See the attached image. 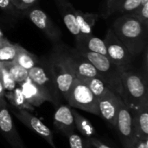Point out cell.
I'll return each mask as SVG.
<instances>
[{
	"mask_svg": "<svg viewBox=\"0 0 148 148\" xmlns=\"http://www.w3.org/2000/svg\"><path fill=\"white\" fill-rule=\"evenodd\" d=\"M112 29L130 54L138 56L146 48L148 26L130 15H123L114 20Z\"/></svg>",
	"mask_w": 148,
	"mask_h": 148,
	"instance_id": "obj_1",
	"label": "cell"
},
{
	"mask_svg": "<svg viewBox=\"0 0 148 148\" xmlns=\"http://www.w3.org/2000/svg\"><path fill=\"white\" fill-rule=\"evenodd\" d=\"M122 95L121 98L132 114L148 104L147 80L139 73L131 70L121 71Z\"/></svg>",
	"mask_w": 148,
	"mask_h": 148,
	"instance_id": "obj_2",
	"label": "cell"
},
{
	"mask_svg": "<svg viewBox=\"0 0 148 148\" xmlns=\"http://www.w3.org/2000/svg\"><path fill=\"white\" fill-rule=\"evenodd\" d=\"M77 49L88 62H90L93 64V66L97 70L100 78L105 82L108 88L118 95L121 96L122 70L120 68H118L107 56L89 52L83 49Z\"/></svg>",
	"mask_w": 148,
	"mask_h": 148,
	"instance_id": "obj_3",
	"label": "cell"
},
{
	"mask_svg": "<svg viewBox=\"0 0 148 148\" xmlns=\"http://www.w3.org/2000/svg\"><path fill=\"white\" fill-rule=\"evenodd\" d=\"M65 101L72 108L99 115L97 98L88 87L77 78L75 79Z\"/></svg>",
	"mask_w": 148,
	"mask_h": 148,
	"instance_id": "obj_4",
	"label": "cell"
},
{
	"mask_svg": "<svg viewBox=\"0 0 148 148\" xmlns=\"http://www.w3.org/2000/svg\"><path fill=\"white\" fill-rule=\"evenodd\" d=\"M49 68L60 95L66 99L75 81V75L64 60L61 51L53 54L49 62Z\"/></svg>",
	"mask_w": 148,
	"mask_h": 148,
	"instance_id": "obj_5",
	"label": "cell"
},
{
	"mask_svg": "<svg viewBox=\"0 0 148 148\" xmlns=\"http://www.w3.org/2000/svg\"><path fill=\"white\" fill-rule=\"evenodd\" d=\"M29 78L49 96L50 102L55 105L58 104L61 95L55 82L49 62L45 65H40L38 62L29 69Z\"/></svg>",
	"mask_w": 148,
	"mask_h": 148,
	"instance_id": "obj_6",
	"label": "cell"
},
{
	"mask_svg": "<svg viewBox=\"0 0 148 148\" xmlns=\"http://www.w3.org/2000/svg\"><path fill=\"white\" fill-rule=\"evenodd\" d=\"M104 42L107 49V56L121 70H130L134 56L118 39L112 28L108 29Z\"/></svg>",
	"mask_w": 148,
	"mask_h": 148,
	"instance_id": "obj_7",
	"label": "cell"
},
{
	"mask_svg": "<svg viewBox=\"0 0 148 148\" xmlns=\"http://www.w3.org/2000/svg\"><path fill=\"white\" fill-rule=\"evenodd\" d=\"M114 128L118 131L123 148H134L138 140L134 134L133 114L123 101H121Z\"/></svg>",
	"mask_w": 148,
	"mask_h": 148,
	"instance_id": "obj_8",
	"label": "cell"
},
{
	"mask_svg": "<svg viewBox=\"0 0 148 148\" xmlns=\"http://www.w3.org/2000/svg\"><path fill=\"white\" fill-rule=\"evenodd\" d=\"M61 53L68 65L75 73L76 78L100 77L93 64L88 62L76 48L63 49Z\"/></svg>",
	"mask_w": 148,
	"mask_h": 148,
	"instance_id": "obj_9",
	"label": "cell"
},
{
	"mask_svg": "<svg viewBox=\"0 0 148 148\" xmlns=\"http://www.w3.org/2000/svg\"><path fill=\"white\" fill-rule=\"evenodd\" d=\"M0 132L12 148H26L13 123L6 101H0Z\"/></svg>",
	"mask_w": 148,
	"mask_h": 148,
	"instance_id": "obj_10",
	"label": "cell"
},
{
	"mask_svg": "<svg viewBox=\"0 0 148 148\" xmlns=\"http://www.w3.org/2000/svg\"><path fill=\"white\" fill-rule=\"evenodd\" d=\"M12 113L29 129L33 131L37 135L41 136L52 147L56 148L54 143V135H53L52 131L46 125H44L37 117L30 114V112L28 110L12 111Z\"/></svg>",
	"mask_w": 148,
	"mask_h": 148,
	"instance_id": "obj_11",
	"label": "cell"
},
{
	"mask_svg": "<svg viewBox=\"0 0 148 148\" xmlns=\"http://www.w3.org/2000/svg\"><path fill=\"white\" fill-rule=\"evenodd\" d=\"M122 99L120 95L108 89L104 95L98 99L99 116L115 127L118 111Z\"/></svg>",
	"mask_w": 148,
	"mask_h": 148,
	"instance_id": "obj_12",
	"label": "cell"
},
{
	"mask_svg": "<svg viewBox=\"0 0 148 148\" xmlns=\"http://www.w3.org/2000/svg\"><path fill=\"white\" fill-rule=\"evenodd\" d=\"M29 17L30 21L42 30L51 41L54 42H58L61 39V31L54 24L52 20L49 16L40 9H33L29 13Z\"/></svg>",
	"mask_w": 148,
	"mask_h": 148,
	"instance_id": "obj_13",
	"label": "cell"
},
{
	"mask_svg": "<svg viewBox=\"0 0 148 148\" xmlns=\"http://www.w3.org/2000/svg\"><path fill=\"white\" fill-rule=\"evenodd\" d=\"M54 126L63 135L68 137L75 130L74 115L69 106H59L54 114Z\"/></svg>",
	"mask_w": 148,
	"mask_h": 148,
	"instance_id": "obj_14",
	"label": "cell"
},
{
	"mask_svg": "<svg viewBox=\"0 0 148 148\" xmlns=\"http://www.w3.org/2000/svg\"><path fill=\"white\" fill-rule=\"evenodd\" d=\"M59 7V10L62 16L64 24L69 31L78 40L81 36V31L76 21L75 11L76 10L68 0H56Z\"/></svg>",
	"mask_w": 148,
	"mask_h": 148,
	"instance_id": "obj_15",
	"label": "cell"
},
{
	"mask_svg": "<svg viewBox=\"0 0 148 148\" xmlns=\"http://www.w3.org/2000/svg\"><path fill=\"white\" fill-rule=\"evenodd\" d=\"M25 99L32 107H39L46 101L50 102L49 96L42 92L35 83H33L29 78L24 82L19 85Z\"/></svg>",
	"mask_w": 148,
	"mask_h": 148,
	"instance_id": "obj_16",
	"label": "cell"
},
{
	"mask_svg": "<svg viewBox=\"0 0 148 148\" xmlns=\"http://www.w3.org/2000/svg\"><path fill=\"white\" fill-rule=\"evenodd\" d=\"M106 16L118 13L128 15L141 4V0H106Z\"/></svg>",
	"mask_w": 148,
	"mask_h": 148,
	"instance_id": "obj_17",
	"label": "cell"
},
{
	"mask_svg": "<svg viewBox=\"0 0 148 148\" xmlns=\"http://www.w3.org/2000/svg\"><path fill=\"white\" fill-rule=\"evenodd\" d=\"M133 114V125L137 140H148V104Z\"/></svg>",
	"mask_w": 148,
	"mask_h": 148,
	"instance_id": "obj_18",
	"label": "cell"
},
{
	"mask_svg": "<svg viewBox=\"0 0 148 148\" xmlns=\"http://www.w3.org/2000/svg\"><path fill=\"white\" fill-rule=\"evenodd\" d=\"M76 48L79 49H83L89 52L107 56V49L104 40L96 37L93 35L79 39L78 41H76Z\"/></svg>",
	"mask_w": 148,
	"mask_h": 148,
	"instance_id": "obj_19",
	"label": "cell"
},
{
	"mask_svg": "<svg viewBox=\"0 0 148 148\" xmlns=\"http://www.w3.org/2000/svg\"><path fill=\"white\" fill-rule=\"evenodd\" d=\"M75 16L81 31V36L79 39L93 35V28L95 24L97 16L93 13L82 12V10H76L75 11Z\"/></svg>",
	"mask_w": 148,
	"mask_h": 148,
	"instance_id": "obj_20",
	"label": "cell"
},
{
	"mask_svg": "<svg viewBox=\"0 0 148 148\" xmlns=\"http://www.w3.org/2000/svg\"><path fill=\"white\" fill-rule=\"evenodd\" d=\"M71 110L74 115L75 129H77L80 132V134L83 136V138L88 140L90 138L96 137V132L92 123L88 119L79 114V113H77L75 110L74 109Z\"/></svg>",
	"mask_w": 148,
	"mask_h": 148,
	"instance_id": "obj_21",
	"label": "cell"
},
{
	"mask_svg": "<svg viewBox=\"0 0 148 148\" xmlns=\"http://www.w3.org/2000/svg\"><path fill=\"white\" fill-rule=\"evenodd\" d=\"M5 98L10 103L18 110H28L33 111L34 108L25 99L20 87H16L13 91L5 93Z\"/></svg>",
	"mask_w": 148,
	"mask_h": 148,
	"instance_id": "obj_22",
	"label": "cell"
},
{
	"mask_svg": "<svg viewBox=\"0 0 148 148\" xmlns=\"http://www.w3.org/2000/svg\"><path fill=\"white\" fill-rule=\"evenodd\" d=\"M14 62L23 69L29 70L38 63V59L33 54L29 53L28 50L18 44L17 52Z\"/></svg>",
	"mask_w": 148,
	"mask_h": 148,
	"instance_id": "obj_23",
	"label": "cell"
},
{
	"mask_svg": "<svg viewBox=\"0 0 148 148\" xmlns=\"http://www.w3.org/2000/svg\"><path fill=\"white\" fill-rule=\"evenodd\" d=\"M2 64L16 84L20 85L29 78V70L23 69L15 62H2Z\"/></svg>",
	"mask_w": 148,
	"mask_h": 148,
	"instance_id": "obj_24",
	"label": "cell"
},
{
	"mask_svg": "<svg viewBox=\"0 0 148 148\" xmlns=\"http://www.w3.org/2000/svg\"><path fill=\"white\" fill-rule=\"evenodd\" d=\"M82 82H84L94 95L97 98H101L102 95L106 94V92L109 89L105 82L100 77H94V78H77Z\"/></svg>",
	"mask_w": 148,
	"mask_h": 148,
	"instance_id": "obj_25",
	"label": "cell"
},
{
	"mask_svg": "<svg viewBox=\"0 0 148 148\" xmlns=\"http://www.w3.org/2000/svg\"><path fill=\"white\" fill-rule=\"evenodd\" d=\"M18 44L10 43L6 38L0 42V62H14L16 56Z\"/></svg>",
	"mask_w": 148,
	"mask_h": 148,
	"instance_id": "obj_26",
	"label": "cell"
},
{
	"mask_svg": "<svg viewBox=\"0 0 148 148\" xmlns=\"http://www.w3.org/2000/svg\"><path fill=\"white\" fill-rule=\"evenodd\" d=\"M0 79L3 84L5 93L11 92L16 88V82L12 79V77L10 76L9 72L6 70V69L3 66L1 62H0Z\"/></svg>",
	"mask_w": 148,
	"mask_h": 148,
	"instance_id": "obj_27",
	"label": "cell"
},
{
	"mask_svg": "<svg viewBox=\"0 0 148 148\" xmlns=\"http://www.w3.org/2000/svg\"><path fill=\"white\" fill-rule=\"evenodd\" d=\"M69 148H93L88 140L77 134L72 133L68 136Z\"/></svg>",
	"mask_w": 148,
	"mask_h": 148,
	"instance_id": "obj_28",
	"label": "cell"
},
{
	"mask_svg": "<svg viewBox=\"0 0 148 148\" xmlns=\"http://www.w3.org/2000/svg\"><path fill=\"white\" fill-rule=\"evenodd\" d=\"M128 15L137 18L142 23L148 26V3L140 4L136 10H134Z\"/></svg>",
	"mask_w": 148,
	"mask_h": 148,
	"instance_id": "obj_29",
	"label": "cell"
},
{
	"mask_svg": "<svg viewBox=\"0 0 148 148\" xmlns=\"http://www.w3.org/2000/svg\"><path fill=\"white\" fill-rule=\"evenodd\" d=\"M14 8L18 10H24L31 7L37 0H10Z\"/></svg>",
	"mask_w": 148,
	"mask_h": 148,
	"instance_id": "obj_30",
	"label": "cell"
},
{
	"mask_svg": "<svg viewBox=\"0 0 148 148\" xmlns=\"http://www.w3.org/2000/svg\"><path fill=\"white\" fill-rule=\"evenodd\" d=\"M88 142L90 143V145L95 148H112L111 147H109L108 145H107L106 143L101 141L99 139H97L96 137L94 138H90L88 140Z\"/></svg>",
	"mask_w": 148,
	"mask_h": 148,
	"instance_id": "obj_31",
	"label": "cell"
},
{
	"mask_svg": "<svg viewBox=\"0 0 148 148\" xmlns=\"http://www.w3.org/2000/svg\"><path fill=\"white\" fill-rule=\"evenodd\" d=\"M0 8L3 10H11L14 7L10 0H0Z\"/></svg>",
	"mask_w": 148,
	"mask_h": 148,
	"instance_id": "obj_32",
	"label": "cell"
},
{
	"mask_svg": "<svg viewBox=\"0 0 148 148\" xmlns=\"http://www.w3.org/2000/svg\"><path fill=\"white\" fill-rule=\"evenodd\" d=\"M134 148H148V140H138Z\"/></svg>",
	"mask_w": 148,
	"mask_h": 148,
	"instance_id": "obj_33",
	"label": "cell"
},
{
	"mask_svg": "<svg viewBox=\"0 0 148 148\" xmlns=\"http://www.w3.org/2000/svg\"><path fill=\"white\" fill-rule=\"evenodd\" d=\"M5 101V90L3 88V84L0 79V101Z\"/></svg>",
	"mask_w": 148,
	"mask_h": 148,
	"instance_id": "obj_34",
	"label": "cell"
},
{
	"mask_svg": "<svg viewBox=\"0 0 148 148\" xmlns=\"http://www.w3.org/2000/svg\"><path fill=\"white\" fill-rule=\"evenodd\" d=\"M4 38H5V37L3 36V32L0 30V42H2V41L4 39Z\"/></svg>",
	"mask_w": 148,
	"mask_h": 148,
	"instance_id": "obj_35",
	"label": "cell"
},
{
	"mask_svg": "<svg viewBox=\"0 0 148 148\" xmlns=\"http://www.w3.org/2000/svg\"><path fill=\"white\" fill-rule=\"evenodd\" d=\"M148 3V0H141V4H145Z\"/></svg>",
	"mask_w": 148,
	"mask_h": 148,
	"instance_id": "obj_36",
	"label": "cell"
}]
</instances>
